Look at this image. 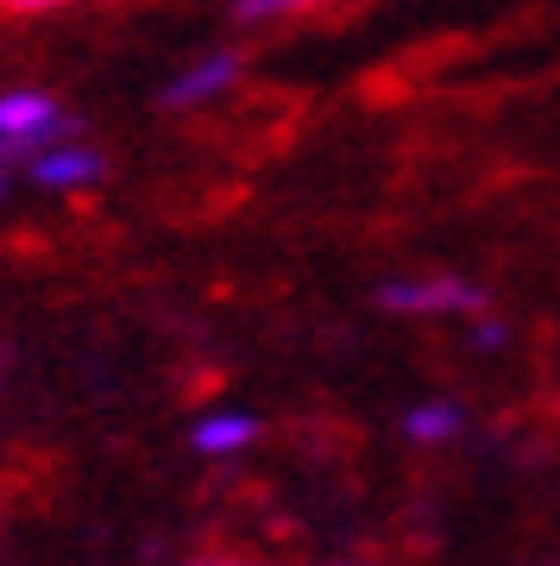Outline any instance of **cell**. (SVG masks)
Returning a JSON list of instances; mask_svg holds the SVG:
<instances>
[{"mask_svg":"<svg viewBox=\"0 0 560 566\" xmlns=\"http://www.w3.org/2000/svg\"><path fill=\"white\" fill-rule=\"evenodd\" d=\"M473 346H491V353H498V346H510V327L479 315V322H473Z\"/></svg>","mask_w":560,"mask_h":566,"instance_id":"cell-7","label":"cell"},{"mask_svg":"<svg viewBox=\"0 0 560 566\" xmlns=\"http://www.w3.org/2000/svg\"><path fill=\"white\" fill-rule=\"evenodd\" d=\"M25 170H32L39 189H89V182H101L107 164H101V151H89L82 139H70V145H44V151H32Z\"/></svg>","mask_w":560,"mask_h":566,"instance_id":"cell-2","label":"cell"},{"mask_svg":"<svg viewBox=\"0 0 560 566\" xmlns=\"http://www.w3.org/2000/svg\"><path fill=\"white\" fill-rule=\"evenodd\" d=\"M196 566H240V560H196Z\"/></svg>","mask_w":560,"mask_h":566,"instance_id":"cell-9","label":"cell"},{"mask_svg":"<svg viewBox=\"0 0 560 566\" xmlns=\"http://www.w3.org/2000/svg\"><path fill=\"white\" fill-rule=\"evenodd\" d=\"M7 13H51V7H70V0H0Z\"/></svg>","mask_w":560,"mask_h":566,"instance_id":"cell-8","label":"cell"},{"mask_svg":"<svg viewBox=\"0 0 560 566\" xmlns=\"http://www.w3.org/2000/svg\"><path fill=\"white\" fill-rule=\"evenodd\" d=\"M378 303L397 315H485V290L466 277H391Z\"/></svg>","mask_w":560,"mask_h":566,"instance_id":"cell-1","label":"cell"},{"mask_svg":"<svg viewBox=\"0 0 560 566\" xmlns=\"http://www.w3.org/2000/svg\"><path fill=\"white\" fill-rule=\"evenodd\" d=\"M0 196H7V164H0Z\"/></svg>","mask_w":560,"mask_h":566,"instance_id":"cell-10","label":"cell"},{"mask_svg":"<svg viewBox=\"0 0 560 566\" xmlns=\"http://www.w3.org/2000/svg\"><path fill=\"white\" fill-rule=\"evenodd\" d=\"M259 441V422L246 416V409H227V416H201L189 428V447L208 453V460H227V453H246V447Z\"/></svg>","mask_w":560,"mask_h":566,"instance_id":"cell-4","label":"cell"},{"mask_svg":"<svg viewBox=\"0 0 560 566\" xmlns=\"http://www.w3.org/2000/svg\"><path fill=\"white\" fill-rule=\"evenodd\" d=\"M240 76H246V57H240V51H215V57H201L196 70H183V76L164 88V107L215 102V95H227V88H234Z\"/></svg>","mask_w":560,"mask_h":566,"instance_id":"cell-3","label":"cell"},{"mask_svg":"<svg viewBox=\"0 0 560 566\" xmlns=\"http://www.w3.org/2000/svg\"><path fill=\"white\" fill-rule=\"evenodd\" d=\"M309 7H328V0H234V20L259 25V20H283V13H309Z\"/></svg>","mask_w":560,"mask_h":566,"instance_id":"cell-6","label":"cell"},{"mask_svg":"<svg viewBox=\"0 0 560 566\" xmlns=\"http://www.w3.org/2000/svg\"><path fill=\"white\" fill-rule=\"evenodd\" d=\"M466 428V416L454 403H416L409 409V416H403V434H409V441H454V434H460Z\"/></svg>","mask_w":560,"mask_h":566,"instance_id":"cell-5","label":"cell"}]
</instances>
